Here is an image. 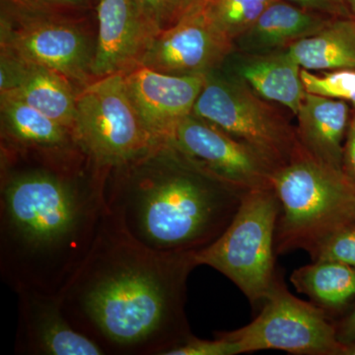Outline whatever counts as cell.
Masks as SVG:
<instances>
[{
  "mask_svg": "<svg viewBox=\"0 0 355 355\" xmlns=\"http://www.w3.org/2000/svg\"><path fill=\"white\" fill-rule=\"evenodd\" d=\"M275 1L277 0H207L203 11L211 24L234 44Z\"/></svg>",
  "mask_w": 355,
  "mask_h": 355,
  "instance_id": "obj_22",
  "label": "cell"
},
{
  "mask_svg": "<svg viewBox=\"0 0 355 355\" xmlns=\"http://www.w3.org/2000/svg\"><path fill=\"white\" fill-rule=\"evenodd\" d=\"M335 324L338 342L343 345L355 342V303L352 311Z\"/></svg>",
  "mask_w": 355,
  "mask_h": 355,
  "instance_id": "obj_30",
  "label": "cell"
},
{
  "mask_svg": "<svg viewBox=\"0 0 355 355\" xmlns=\"http://www.w3.org/2000/svg\"><path fill=\"white\" fill-rule=\"evenodd\" d=\"M347 7H349L350 13H352V17L355 18V0H345Z\"/></svg>",
  "mask_w": 355,
  "mask_h": 355,
  "instance_id": "obj_32",
  "label": "cell"
},
{
  "mask_svg": "<svg viewBox=\"0 0 355 355\" xmlns=\"http://www.w3.org/2000/svg\"><path fill=\"white\" fill-rule=\"evenodd\" d=\"M72 135L96 165L109 170L164 146L137 113L123 74L96 78L78 91Z\"/></svg>",
  "mask_w": 355,
  "mask_h": 355,
  "instance_id": "obj_6",
  "label": "cell"
},
{
  "mask_svg": "<svg viewBox=\"0 0 355 355\" xmlns=\"http://www.w3.org/2000/svg\"><path fill=\"white\" fill-rule=\"evenodd\" d=\"M196 254L153 251L108 216L58 295L64 314L105 355H168L193 336L186 304Z\"/></svg>",
  "mask_w": 355,
  "mask_h": 355,
  "instance_id": "obj_2",
  "label": "cell"
},
{
  "mask_svg": "<svg viewBox=\"0 0 355 355\" xmlns=\"http://www.w3.org/2000/svg\"><path fill=\"white\" fill-rule=\"evenodd\" d=\"M296 291L329 316L355 303V268L334 261H312L291 275Z\"/></svg>",
  "mask_w": 355,
  "mask_h": 355,
  "instance_id": "obj_21",
  "label": "cell"
},
{
  "mask_svg": "<svg viewBox=\"0 0 355 355\" xmlns=\"http://www.w3.org/2000/svg\"><path fill=\"white\" fill-rule=\"evenodd\" d=\"M241 354L240 347L223 336L216 335L212 340H200L191 336L186 343L172 349L168 355H236Z\"/></svg>",
  "mask_w": 355,
  "mask_h": 355,
  "instance_id": "obj_27",
  "label": "cell"
},
{
  "mask_svg": "<svg viewBox=\"0 0 355 355\" xmlns=\"http://www.w3.org/2000/svg\"><path fill=\"white\" fill-rule=\"evenodd\" d=\"M167 144L248 191L273 188L277 166L253 147L193 114L177 125Z\"/></svg>",
  "mask_w": 355,
  "mask_h": 355,
  "instance_id": "obj_10",
  "label": "cell"
},
{
  "mask_svg": "<svg viewBox=\"0 0 355 355\" xmlns=\"http://www.w3.org/2000/svg\"><path fill=\"white\" fill-rule=\"evenodd\" d=\"M15 354L105 355L99 345L67 319L60 296L36 289H20Z\"/></svg>",
  "mask_w": 355,
  "mask_h": 355,
  "instance_id": "obj_13",
  "label": "cell"
},
{
  "mask_svg": "<svg viewBox=\"0 0 355 355\" xmlns=\"http://www.w3.org/2000/svg\"><path fill=\"white\" fill-rule=\"evenodd\" d=\"M312 261H334L355 268V221L338 228L310 254Z\"/></svg>",
  "mask_w": 355,
  "mask_h": 355,
  "instance_id": "obj_25",
  "label": "cell"
},
{
  "mask_svg": "<svg viewBox=\"0 0 355 355\" xmlns=\"http://www.w3.org/2000/svg\"><path fill=\"white\" fill-rule=\"evenodd\" d=\"M260 314L237 330L218 331L241 354L282 350L296 355H343L336 324L324 311L288 291L279 275L261 306Z\"/></svg>",
  "mask_w": 355,
  "mask_h": 355,
  "instance_id": "obj_9",
  "label": "cell"
},
{
  "mask_svg": "<svg viewBox=\"0 0 355 355\" xmlns=\"http://www.w3.org/2000/svg\"><path fill=\"white\" fill-rule=\"evenodd\" d=\"M246 189L167 144L110 169L109 216L135 241L159 253H197L234 218Z\"/></svg>",
  "mask_w": 355,
  "mask_h": 355,
  "instance_id": "obj_3",
  "label": "cell"
},
{
  "mask_svg": "<svg viewBox=\"0 0 355 355\" xmlns=\"http://www.w3.org/2000/svg\"><path fill=\"white\" fill-rule=\"evenodd\" d=\"M108 173L81 149L1 146L0 275L14 291H64L109 216Z\"/></svg>",
  "mask_w": 355,
  "mask_h": 355,
  "instance_id": "obj_1",
  "label": "cell"
},
{
  "mask_svg": "<svg viewBox=\"0 0 355 355\" xmlns=\"http://www.w3.org/2000/svg\"><path fill=\"white\" fill-rule=\"evenodd\" d=\"M306 93L340 100L355 107V69L311 71L301 69Z\"/></svg>",
  "mask_w": 355,
  "mask_h": 355,
  "instance_id": "obj_24",
  "label": "cell"
},
{
  "mask_svg": "<svg viewBox=\"0 0 355 355\" xmlns=\"http://www.w3.org/2000/svg\"><path fill=\"white\" fill-rule=\"evenodd\" d=\"M280 202L275 254H309L338 228L355 221V186L342 171L318 162L304 149L272 178Z\"/></svg>",
  "mask_w": 355,
  "mask_h": 355,
  "instance_id": "obj_4",
  "label": "cell"
},
{
  "mask_svg": "<svg viewBox=\"0 0 355 355\" xmlns=\"http://www.w3.org/2000/svg\"><path fill=\"white\" fill-rule=\"evenodd\" d=\"M234 76L245 81L268 102L277 103L297 114L306 91L301 67L287 49L263 55H243Z\"/></svg>",
  "mask_w": 355,
  "mask_h": 355,
  "instance_id": "obj_19",
  "label": "cell"
},
{
  "mask_svg": "<svg viewBox=\"0 0 355 355\" xmlns=\"http://www.w3.org/2000/svg\"><path fill=\"white\" fill-rule=\"evenodd\" d=\"M0 93L22 100L72 133L79 89L69 79L44 65L3 53H0Z\"/></svg>",
  "mask_w": 355,
  "mask_h": 355,
  "instance_id": "obj_15",
  "label": "cell"
},
{
  "mask_svg": "<svg viewBox=\"0 0 355 355\" xmlns=\"http://www.w3.org/2000/svg\"><path fill=\"white\" fill-rule=\"evenodd\" d=\"M123 78L147 130L161 146H167L177 125L193 114L207 74L174 76L139 65Z\"/></svg>",
  "mask_w": 355,
  "mask_h": 355,
  "instance_id": "obj_12",
  "label": "cell"
},
{
  "mask_svg": "<svg viewBox=\"0 0 355 355\" xmlns=\"http://www.w3.org/2000/svg\"><path fill=\"white\" fill-rule=\"evenodd\" d=\"M306 10L329 17H352L345 0H284Z\"/></svg>",
  "mask_w": 355,
  "mask_h": 355,
  "instance_id": "obj_28",
  "label": "cell"
},
{
  "mask_svg": "<svg viewBox=\"0 0 355 355\" xmlns=\"http://www.w3.org/2000/svg\"><path fill=\"white\" fill-rule=\"evenodd\" d=\"M343 355H355V342L345 345Z\"/></svg>",
  "mask_w": 355,
  "mask_h": 355,
  "instance_id": "obj_31",
  "label": "cell"
},
{
  "mask_svg": "<svg viewBox=\"0 0 355 355\" xmlns=\"http://www.w3.org/2000/svg\"><path fill=\"white\" fill-rule=\"evenodd\" d=\"M296 116V133L305 153L318 162L342 171L350 123L349 103L306 93Z\"/></svg>",
  "mask_w": 355,
  "mask_h": 355,
  "instance_id": "obj_16",
  "label": "cell"
},
{
  "mask_svg": "<svg viewBox=\"0 0 355 355\" xmlns=\"http://www.w3.org/2000/svg\"><path fill=\"white\" fill-rule=\"evenodd\" d=\"M98 33L92 76L123 74L139 67L155 35L133 0H95Z\"/></svg>",
  "mask_w": 355,
  "mask_h": 355,
  "instance_id": "obj_14",
  "label": "cell"
},
{
  "mask_svg": "<svg viewBox=\"0 0 355 355\" xmlns=\"http://www.w3.org/2000/svg\"><path fill=\"white\" fill-rule=\"evenodd\" d=\"M333 18L277 0L236 40L234 49L243 55H263L284 50L299 40L316 34Z\"/></svg>",
  "mask_w": 355,
  "mask_h": 355,
  "instance_id": "obj_17",
  "label": "cell"
},
{
  "mask_svg": "<svg viewBox=\"0 0 355 355\" xmlns=\"http://www.w3.org/2000/svg\"><path fill=\"white\" fill-rule=\"evenodd\" d=\"M1 146L15 150L62 153L78 149L71 132L39 110L0 93Z\"/></svg>",
  "mask_w": 355,
  "mask_h": 355,
  "instance_id": "obj_18",
  "label": "cell"
},
{
  "mask_svg": "<svg viewBox=\"0 0 355 355\" xmlns=\"http://www.w3.org/2000/svg\"><path fill=\"white\" fill-rule=\"evenodd\" d=\"M301 69H355V18H333L316 34L287 48Z\"/></svg>",
  "mask_w": 355,
  "mask_h": 355,
  "instance_id": "obj_20",
  "label": "cell"
},
{
  "mask_svg": "<svg viewBox=\"0 0 355 355\" xmlns=\"http://www.w3.org/2000/svg\"><path fill=\"white\" fill-rule=\"evenodd\" d=\"M342 172L350 183L355 186V114L350 120L343 146Z\"/></svg>",
  "mask_w": 355,
  "mask_h": 355,
  "instance_id": "obj_29",
  "label": "cell"
},
{
  "mask_svg": "<svg viewBox=\"0 0 355 355\" xmlns=\"http://www.w3.org/2000/svg\"><path fill=\"white\" fill-rule=\"evenodd\" d=\"M193 114L253 147L280 168L303 150L296 130L239 77L207 74Z\"/></svg>",
  "mask_w": 355,
  "mask_h": 355,
  "instance_id": "obj_7",
  "label": "cell"
},
{
  "mask_svg": "<svg viewBox=\"0 0 355 355\" xmlns=\"http://www.w3.org/2000/svg\"><path fill=\"white\" fill-rule=\"evenodd\" d=\"M234 50V44L211 24L202 8L155 35L139 65L174 76L209 74Z\"/></svg>",
  "mask_w": 355,
  "mask_h": 355,
  "instance_id": "obj_11",
  "label": "cell"
},
{
  "mask_svg": "<svg viewBox=\"0 0 355 355\" xmlns=\"http://www.w3.org/2000/svg\"><path fill=\"white\" fill-rule=\"evenodd\" d=\"M92 0H1V6L32 13L83 15Z\"/></svg>",
  "mask_w": 355,
  "mask_h": 355,
  "instance_id": "obj_26",
  "label": "cell"
},
{
  "mask_svg": "<svg viewBox=\"0 0 355 355\" xmlns=\"http://www.w3.org/2000/svg\"><path fill=\"white\" fill-rule=\"evenodd\" d=\"M280 209L275 189L248 191L226 230L196 254L198 266L222 273L253 306L263 304L277 277L275 245Z\"/></svg>",
  "mask_w": 355,
  "mask_h": 355,
  "instance_id": "obj_5",
  "label": "cell"
},
{
  "mask_svg": "<svg viewBox=\"0 0 355 355\" xmlns=\"http://www.w3.org/2000/svg\"><path fill=\"white\" fill-rule=\"evenodd\" d=\"M154 35L198 12L207 0H133Z\"/></svg>",
  "mask_w": 355,
  "mask_h": 355,
  "instance_id": "obj_23",
  "label": "cell"
},
{
  "mask_svg": "<svg viewBox=\"0 0 355 355\" xmlns=\"http://www.w3.org/2000/svg\"><path fill=\"white\" fill-rule=\"evenodd\" d=\"M95 44L83 15L26 12L1 6L0 53L55 70L79 90L95 79Z\"/></svg>",
  "mask_w": 355,
  "mask_h": 355,
  "instance_id": "obj_8",
  "label": "cell"
}]
</instances>
